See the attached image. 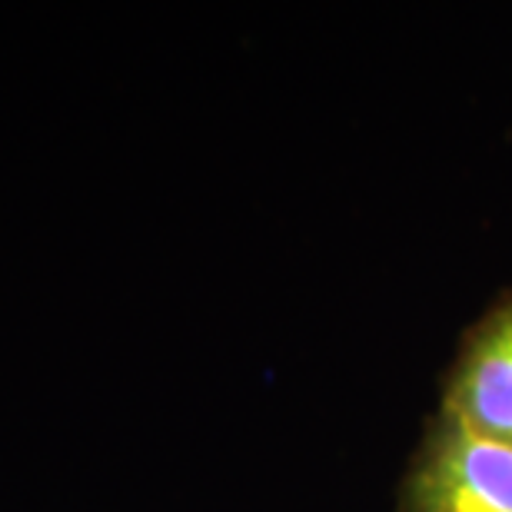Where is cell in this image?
<instances>
[{"label": "cell", "instance_id": "cell-1", "mask_svg": "<svg viewBox=\"0 0 512 512\" xmlns=\"http://www.w3.org/2000/svg\"><path fill=\"white\" fill-rule=\"evenodd\" d=\"M409 512H512V446L439 413L406 483Z\"/></svg>", "mask_w": 512, "mask_h": 512}, {"label": "cell", "instance_id": "cell-2", "mask_svg": "<svg viewBox=\"0 0 512 512\" xmlns=\"http://www.w3.org/2000/svg\"><path fill=\"white\" fill-rule=\"evenodd\" d=\"M443 413L512 446V296L489 310L466 340Z\"/></svg>", "mask_w": 512, "mask_h": 512}]
</instances>
